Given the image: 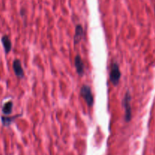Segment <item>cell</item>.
I'll return each instance as SVG.
<instances>
[{
  "label": "cell",
  "mask_w": 155,
  "mask_h": 155,
  "mask_svg": "<svg viewBox=\"0 0 155 155\" xmlns=\"http://www.w3.org/2000/svg\"><path fill=\"white\" fill-rule=\"evenodd\" d=\"M131 94H130V91H127L125 94L124 99H123V107L124 108V111H125V121L126 122H130L132 120V106H131Z\"/></svg>",
  "instance_id": "obj_1"
},
{
  "label": "cell",
  "mask_w": 155,
  "mask_h": 155,
  "mask_svg": "<svg viewBox=\"0 0 155 155\" xmlns=\"http://www.w3.org/2000/svg\"><path fill=\"white\" fill-rule=\"evenodd\" d=\"M121 73L120 71L119 65L116 62H114L111 64L110 71V81L112 84L114 86H117L119 84V82L120 80Z\"/></svg>",
  "instance_id": "obj_2"
},
{
  "label": "cell",
  "mask_w": 155,
  "mask_h": 155,
  "mask_svg": "<svg viewBox=\"0 0 155 155\" xmlns=\"http://www.w3.org/2000/svg\"><path fill=\"white\" fill-rule=\"evenodd\" d=\"M80 94L87 105L90 107H92L94 104V98L90 86H87V85H83L80 89Z\"/></svg>",
  "instance_id": "obj_3"
},
{
  "label": "cell",
  "mask_w": 155,
  "mask_h": 155,
  "mask_svg": "<svg viewBox=\"0 0 155 155\" xmlns=\"http://www.w3.org/2000/svg\"><path fill=\"white\" fill-rule=\"evenodd\" d=\"M13 70L15 72V75L17 77L20 79L24 78V72L23 70L22 66H21V62L19 59H15L13 61Z\"/></svg>",
  "instance_id": "obj_4"
},
{
  "label": "cell",
  "mask_w": 155,
  "mask_h": 155,
  "mask_svg": "<svg viewBox=\"0 0 155 155\" xmlns=\"http://www.w3.org/2000/svg\"><path fill=\"white\" fill-rule=\"evenodd\" d=\"M74 64H75L76 70L80 77H82L84 74V64L80 54H77L74 58Z\"/></svg>",
  "instance_id": "obj_5"
},
{
  "label": "cell",
  "mask_w": 155,
  "mask_h": 155,
  "mask_svg": "<svg viewBox=\"0 0 155 155\" xmlns=\"http://www.w3.org/2000/svg\"><path fill=\"white\" fill-rule=\"evenodd\" d=\"M84 37V31H83V28L80 24L76 26L75 29V34H74V44H77L82 40Z\"/></svg>",
  "instance_id": "obj_6"
},
{
  "label": "cell",
  "mask_w": 155,
  "mask_h": 155,
  "mask_svg": "<svg viewBox=\"0 0 155 155\" xmlns=\"http://www.w3.org/2000/svg\"><path fill=\"white\" fill-rule=\"evenodd\" d=\"M1 41H2V43L3 48H4L5 52L6 54H8V53L11 51V50H12V46L10 38H9L7 35H4V36L2 37Z\"/></svg>",
  "instance_id": "obj_7"
},
{
  "label": "cell",
  "mask_w": 155,
  "mask_h": 155,
  "mask_svg": "<svg viewBox=\"0 0 155 155\" xmlns=\"http://www.w3.org/2000/svg\"><path fill=\"white\" fill-rule=\"evenodd\" d=\"M12 108H13V102L9 101L6 102L2 107V113L5 115H9L12 114Z\"/></svg>",
  "instance_id": "obj_8"
},
{
  "label": "cell",
  "mask_w": 155,
  "mask_h": 155,
  "mask_svg": "<svg viewBox=\"0 0 155 155\" xmlns=\"http://www.w3.org/2000/svg\"><path fill=\"white\" fill-rule=\"evenodd\" d=\"M18 115L14 117H2V123L3 126L5 127H8L14 121V120L15 118L18 117Z\"/></svg>",
  "instance_id": "obj_9"
},
{
  "label": "cell",
  "mask_w": 155,
  "mask_h": 155,
  "mask_svg": "<svg viewBox=\"0 0 155 155\" xmlns=\"http://www.w3.org/2000/svg\"><path fill=\"white\" fill-rule=\"evenodd\" d=\"M154 12H155V8H154Z\"/></svg>",
  "instance_id": "obj_10"
}]
</instances>
